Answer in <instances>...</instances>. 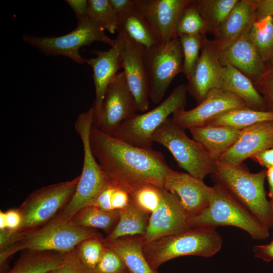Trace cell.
Segmentation results:
<instances>
[{"label":"cell","mask_w":273,"mask_h":273,"mask_svg":"<svg viewBox=\"0 0 273 273\" xmlns=\"http://www.w3.org/2000/svg\"><path fill=\"white\" fill-rule=\"evenodd\" d=\"M118 47L123 72L136 104L138 111L146 112L149 107V88L144 60V47L124 32H118Z\"/></svg>","instance_id":"cell-12"},{"label":"cell","mask_w":273,"mask_h":273,"mask_svg":"<svg viewBox=\"0 0 273 273\" xmlns=\"http://www.w3.org/2000/svg\"><path fill=\"white\" fill-rule=\"evenodd\" d=\"M73 11L77 21L83 20L87 16L88 0L65 1Z\"/></svg>","instance_id":"cell-42"},{"label":"cell","mask_w":273,"mask_h":273,"mask_svg":"<svg viewBox=\"0 0 273 273\" xmlns=\"http://www.w3.org/2000/svg\"><path fill=\"white\" fill-rule=\"evenodd\" d=\"M144 60L150 99L158 104L174 78L183 72L184 58L178 37L149 49L144 48Z\"/></svg>","instance_id":"cell-11"},{"label":"cell","mask_w":273,"mask_h":273,"mask_svg":"<svg viewBox=\"0 0 273 273\" xmlns=\"http://www.w3.org/2000/svg\"><path fill=\"white\" fill-rule=\"evenodd\" d=\"M94 109L90 107L80 113L74 128L82 142L83 162L82 171L76 191L69 202L61 210L71 219L82 208L89 206L110 180L93 155L89 142V135L94 124Z\"/></svg>","instance_id":"cell-6"},{"label":"cell","mask_w":273,"mask_h":273,"mask_svg":"<svg viewBox=\"0 0 273 273\" xmlns=\"http://www.w3.org/2000/svg\"><path fill=\"white\" fill-rule=\"evenodd\" d=\"M213 186L215 193L210 204L189 217L191 228L215 230L219 226H232L245 231L253 239L263 240L269 236L268 230L225 189L218 184Z\"/></svg>","instance_id":"cell-5"},{"label":"cell","mask_w":273,"mask_h":273,"mask_svg":"<svg viewBox=\"0 0 273 273\" xmlns=\"http://www.w3.org/2000/svg\"><path fill=\"white\" fill-rule=\"evenodd\" d=\"M273 148V121L257 123L242 129L234 145L218 161L230 166L240 165L246 159Z\"/></svg>","instance_id":"cell-19"},{"label":"cell","mask_w":273,"mask_h":273,"mask_svg":"<svg viewBox=\"0 0 273 273\" xmlns=\"http://www.w3.org/2000/svg\"><path fill=\"white\" fill-rule=\"evenodd\" d=\"M248 108L245 102L234 94L221 88L211 90L195 108L174 112L173 121L185 130L207 124L211 119L229 111Z\"/></svg>","instance_id":"cell-14"},{"label":"cell","mask_w":273,"mask_h":273,"mask_svg":"<svg viewBox=\"0 0 273 273\" xmlns=\"http://www.w3.org/2000/svg\"><path fill=\"white\" fill-rule=\"evenodd\" d=\"M162 43L178 37L176 26L185 7L191 0H136Z\"/></svg>","instance_id":"cell-20"},{"label":"cell","mask_w":273,"mask_h":273,"mask_svg":"<svg viewBox=\"0 0 273 273\" xmlns=\"http://www.w3.org/2000/svg\"><path fill=\"white\" fill-rule=\"evenodd\" d=\"M193 139L199 142L215 161L238 140L242 130L225 125L206 124L189 129Z\"/></svg>","instance_id":"cell-23"},{"label":"cell","mask_w":273,"mask_h":273,"mask_svg":"<svg viewBox=\"0 0 273 273\" xmlns=\"http://www.w3.org/2000/svg\"><path fill=\"white\" fill-rule=\"evenodd\" d=\"M164 188L178 197L189 217L205 209L215 193L214 186H207L203 179L173 169L166 177Z\"/></svg>","instance_id":"cell-17"},{"label":"cell","mask_w":273,"mask_h":273,"mask_svg":"<svg viewBox=\"0 0 273 273\" xmlns=\"http://www.w3.org/2000/svg\"><path fill=\"white\" fill-rule=\"evenodd\" d=\"M249 35L263 63L270 61L273 52V17L257 18Z\"/></svg>","instance_id":"cell-32"},{"label":"cell","mask_w":273,"mask_h":273,"mask_svg":"<svg viewBox=\"0 0 273 273\" xmlns=\"http://www.w3.org/2000/svg\"><path fill=\"white\" fill-rule=\"evenodd\" d=\"M266 178L269 186L268 197L273 204V167L266 169Z\"/></svg>","instance_id":"cell-47"},{"label":"cell","mask_w":273,"mask_h":273,"mask_svg":"<svg viewBox=\"0 0 273 273\" xmlns=\"http://www.w3.org/2000/svg\"><path fill=\"white\" fill-rule=\"evenodd\" d=\"M68 253L26 250L6 273H47L61 265Z\"/></svg>","instance_id":"cell-27"},{"label":"cell","mask_w":273,"mask_h":273,"mask_svg":"<svg viewBox=\"0 0 273 273\" xmlns=\"http://www.w3.org/2000/svg\"><path fill=\"white\" fill-rule=\"evenodd\" d=\"M103 239L93 238L86 239L76 247L81 263L93 272L100 260L105 248Z\"/></svg>","instance_id":"cell-37"},{"label":"cell","mask_w":273,"mask_h":273,"mask_svg":"<svg viewBox=\"0 0 273 273\" xmlns=\"http://www.w3.org/2000/svg\"><path fill=\"white\" fill-rule=\"evenodd\" d=\"M187 92V85L180 84L155 108L143 114H134L110 135L138 147L152 148V137L156 130L170 115L185 108Z\"/></svg>","instance_id":"cell-8"},{"label":"cell","mask_w":273,"mask_h":273,"mask_svg":"<svg viewBox=\"0 0 273 273\" xmlns=\"http://www.w3.org/2000/svg\"><path fill=\"white\" fill-rule=\"evenodd\" d=\"M202 35L196 34L178 36L183 54V72L188 80L191 79L193 74L200 55Z\"/></svg>","instance_id":"cell-36"},{"label":"cell","mask_w":273,"mask_h":273,"mask_svg":"<svg viewBox=\"0 0 273 273\" xmlns=\"http://www.w3.org/2000/svg\"><path fill=\"white\" fill-rule=\"evenodd\" d=\"M164 188L147 184L134 190L130 194L134 204L141 210L151 214L161 204Z\"/></svg>","instance_id":"cell-34"},{"label":"cell","mask_w":273,"mask_h":273,"mask_svg":"<svg viewBox=\"0 0 273 273\" xmlns=\"http://www.w3.org/2000/svg\"><path fill=\"white\" fill-rule=\"evenodd\" d=\"M268 121H273V112L245 108L226 112L211 119L207 124L229 126L242 130L257 123Z\"/></svg>","instance_id":"cell-29"},{"label":"cell","mask_w":273,"mask_h":273,"mask_svg":"<svg viewBox=\"0 0 273 273\" xmlns=\"http://www.w3.org/2000/svg\"><path fill=\"white\" fill-rule=\"evenodd\" d=\"M119 220L114 229L106 237V240L141 235L146 233L150 215L138 208L132 202L119 210Z\"/></svg>","instance_id":"cell-28"},{"label":"cell","mask_w":273,"mask_h":273,"mask_svg":"<svg viewBox=\"0 0 273 273\" xmlns=\"http://www.w3.org/2000/svg\"><path fill=\"white\" fill-rule=\"evenodd\" d=\"M254 84L264 100L266 111L273 112V67L265 71L260 79Z\"/></svg>","instance_id":"cell-40"},{"label":"cell","mask_w":273,"mask_h":273,"mask_svg":"<svg viewBox=\"0 0 273 273\" xmlns=\"http://www.w3.org/2000/svg\"><path fill=\"white\" fill-rule=\"evenodd\" d=\"M189 216L178 197L165 189L158 208L150 214L145 243L190 229Z\"/></svg>","instance_id":"cell-16"},{"label":"cell","mask_w":273,"mask_h":273,"mask_svg":"<svg viewBox=\"0 0 273 273\" xmlns=\"http://www.w3.org/2000/svg\"><path fill=\"white\" fill-rule=\"evenodd\" d=\"M270 61L271 63H273V52H272V55H271V57Z\"/></svg>","instance_id":"cell-49"},{"label":"cell","mask_w":273,"mask_h":273,"mask_svg":"<svg viewBox=\"0 0 273 273\" xmlns=\"http://www.w3.org/2000/svg\"><path fill=\"white\" fill-rule=\"evenodd\" d=\"M79 175L71 180L41 187L30 193L17 208L22 221L17 233L39 228L53 219L73 196Z\"/></svg>","instance_id":"cell-9"},{"label":"cell","mask_w":273,"mask_h":273,"mask_svg":"<svg viewBox=\"0 0 273 273\" xmlns=\"http://www.w3.org/2000/svg\"><path fill=\"white\" fill-rule=\"evenodd\" d=\"M257 0H238L221 24L213 41L220 48L235 40L250 29L256 19Z\"/></svg>","instance_id":"cell-22"},{"label":"cell","mask_w":273,"mask_h":273,"mask_svg":"<svg viewBox=\"0 0 273 273\" xmlns=\"http://www.w3.org/2000/svg\"><path fill=\"white\" fill-rule=\"evenodd\" d=\"M138 111L135 102L123 71L109 84L97 119L94 125L110 134L124 120Z\"/></svg>","instance_id":"cell-13"},{"label":"cell","mask_w":273,"mask_h":273,"mask_svg":"<svg viewBox=\"0 0 273 273\" xmlns=\"http://www.w3.org/2000/svg\"><path fill=\"white\" fill-rule=\"evenodd\" d=\"M218 184L250 212L267 230L273 227V204L266 196L264 187L266 169L250 172L242 165L230 166L216 161L211 174Z\"/></svg>","instance_id":"cell-3"},{"label":"cell","mask_w":273,"mask_h":273,"mask_svg":"<svg viewBox=\"0 0 273 273\" xmlns=\"http://www.w3.org/2000/svg\"><path fill=\"white\" fill-rule=\"evenodd\" d=\"M119 217V210H106L87 206L77 211L71 219L78 225L101 229L109 234L117 224Z\"/></svg>","instance_id":"cell-30"},{"label":"cell","mask_w":273,"mask_h":273,"mask_svg":"<svg viewBox=\"0 0 273 273\" xmlns=\"http://www.w3.org/2000/svg\"><path fill=\"white\" fill-rule=\"evenodd\" d=\"M250 29L230 43L217 48L221 63L237 69L253 82L258 81L265 71L263 62L253 44Z\"/></svg>","instance_id":"cell-18"},{"label":"cell","mask_w":273,"mask_h":273,"mask_svg":"<svg viewBox=\"0 0 273 273\" xmlns=\"http://www.w3.org/2000/svg\"><path fill=\"white\" fill-rule=\"evenodd\" d=\"M224 66L221 89L231 92L241 98L249 108L266 111L264 100L253 82L231 65L226 64Z\"/></svg>","instance_id":"cell-26"},{"label":"cell","mask_w":273,"mask_h":273,"mask_svg":"<svg viewBox=\"0 0 273 273\" xmlns=\"http://www.w3.org/2000/svg\"><path fill=\"white\" fill-rule=\"evenodd\" d=\"M200 54L193 74L188 80L187 92L198 104L212 90L221 88L224 66L213 40L202 35Z\"/></svg>","instance_id":"cell-15"},{"label":"cell","mask_w":273,"mask_h":273,"mask_svg":"<svg viewBox=\"0 0 273 273\" xmlns=\"http://www.w3.org/2000/svg\"><path fill=\"white\" fill-rule=\"evenodd\" d=\"M7 229V222L5 212L0 211V230Z\"/></svg>","instance_id":"cell-48"},{"label":"cell","mask_w":273,"mask_h":273,"mask_svg":"<svg viewBox=\"0 0 273 273\" xmlns=\"http://www.w3.org/2000/svg\"><path fill=\"white\" fill-rule=\"evenodd\" d=\"M93 155L109 180L130 194L147 184L164 188L172 169L161 152L130 145L93 125L89 135Z\"/></svg>","instance_id":"cell-1"},{"label":"cell","mask_w":273,"mask_h":273,"mask_svg":"<svg viewBox=\"0 0 273 273\" xmlns=\"http://www.w3.org/2000/svg\"><path fill=\"white\" fill-rule=\"evenodd\" d=\"M254 256L266 262L273 261V241L266 245H258L253 247Z\"/></svg>","instance_id":"cell-41"},{"label":"cell","mask_w":273,"mask_h":273,"mask_svg":"<svg viewBox=\"0 0 273 273\" xmlns=\"http://www.w3.org/2000/svg\"><path fill=\"white\" fill-rule=\"evenodd\" d=\"M222 245V239L215 230L190 228L145 243L143 252L150 266L157 271L163 263L176 257L213 256Z\"/></svg>","instance_id":"cell-4"},{"label":"cell","mask_w":273,"mask_h":273,"mask_svg":"<svg viewBox=\"0 0 273 273\" xmlns=\"http://www.w3.org/2000/svg\"><path fill=\"white\" fill-rule=\"evenodd\" d=\"M118 16L117 32H124L145 49L162 43L156 31L138 6L136 0L135 5L131 9Z\"/></svg>","instance_id":"cell-24"},{"label":"cell","mask_w":273,"mask_h":273,"mask_svg":"<svg viewBox=\"0 0 273 273\" xmlns=\"http://www.w3.org/2000/svg\"><path fill=\"white\" fill-rule=\"evenodd\" d=\"M177 36L201 34L205 35V25L194 1L184 9L176 26Z\"/></svg>","instance_id":"cell-35"},{"label":"cell","mask_w":273,"mask_h":273,"mask_svg":"<svg viewBox=\"0 0 273 273\" xmlns=\"http://www.w3.org/2000/svg\"><path fill=\"white\" fill-rule=\"evenodd\" d=\"M250 158L266 169L273 167V148L264 150Z\"/></svg>","instance_id":"cell-43"},{"label":"cell","mask_w":273,"mask_h":273,"mask_svg":"<svg viewBox=\"0 0 273 273\" xmlns=\"http://www.w3.org/2000/svg\"><path fill=\"white\" fill-rule=\"evenodd\" d=\"M93 273H130L121 257L105 246L102 256Z\"/></svg>","instance_id":"cell-38"},{"label":"cell","mask_w":273,"mask_h":273,"mask_svg":"<svg viewBox=\"0 0 273 273\" xmlns=\"http://www.w3.org/2000/svg\"><path fill=\"white\" fill-rule=\"evenodd\" d=\"M7 229L15 231L20 226L22 217L17 209H9L5 212Z\"/></svg>","instance_id":"cell-44"},{"label":"cell","mask_w":273,"mask_h":273,"mask_svg":"<svg viewBox=\"0 0 273 273\" xmlns=\"http://www.w3.org/2000/svg\"><path fill=\"white\" fill-rule=\"evenodd\" d=\"M47 273H93L81 263L76 248L68 252L61 265Z\"/></svg>","instance_id":"cell-39"},{"label":"cell","mask_w":273,"mask_h":273,"mask_svg":"<svg viewBox=\"0 0 273 273\" xmlns=\"http://www.w3.org/2000/svg\"><path fill=\"white\" fill-rule=\"evenodd\" d=\"M87 15L104 31H117L118 16L110 0H88Z\"/></svg>","instance_id":"cell-33"},{"label":"cell","mask_w":273,"mask_h":273,"mask_svg":"<svg viewBox=\"0 0 273 273\" xmlns=\"http://www.w3.org/2000/svg\"><path fill=\"white\" fill-rule=\"evenodd\" d=\"M118 15L131 9L135 5V0H110Z\"/></svg>","instance_id":"cell-46"},{"label":"cell","mask_w":273,"mask_h":273,"mask_svg":"<svg viewBox=\"0 0 273 273\" xmlns=\"http://www.w3.org/2000/svg\"><path fill=\"white\" fill-rule=\"evenodd\" d=\"M105 246L115 251L130 273H158L147 262L144 252V236H125L113 240L103 239Z\"/></svg>","instance_id":"cell-25"},{"label":"cell","mask_w":273,"mask_h":273,"mask_svg":"<svg viewBox=\"0 0 273 273\" xmlns=\"http://www.w3.org/2000/svg\"><path fill=\"white\" fill-rule=\"evenodd\" d=\"M152 141L165 147L177 165L196 177L203 179L215 169L216 161L201 144L189 138L171 118L167 119L156 130Z\"/></svg>","instance_id":"cell-7"},{"label":"cell","mask_w":273,"mask_h":273,"mask_svg":"<svg viewBox=\"0 0 273 273\" xmlns=\"http://www.w3.org/2000/svg\"><path fill=\"white\" fill-rule=\"evenodd\" d=\"M256 18L265 16L273 17V0H257Z\"/></svg>","instance_id":"cell-45"},{"label":"cell","mask_w":273,"mask_h":273,"mask_svg":"<svg viewBox=\"0 0 273 273\" xmlns=\"http://www.w3.org/2000/svg\"><path fill=\"white\" fill-rule=\"evenodd\" d=\"M23 40L48 56H63L79 63H86L79 53L80 49L100 41L111 47L116 44V40L107 36L94 20L88 16L77 21L76 27L71 32L59 36H38L25 34Z\"/></svg>","instance_id":"cell-10"},{"label":"cell","mask_w":273,"mask_h":273,"mask_svg":"<svg viewBox=\"0 0 273 273\" xmlns=\"http://www.w3.org/2000/svg\"><path fill=\"white\" fill-rule=\"evenodd\" d=\"M238 0L194 1L205 25V32L214 34Z\"/></svg>","instance_id":"cell-31"},{"label":"cell","mask_w":273,"mask_h":273,"mask_svg":"<svg viewBox=\"0 0 273 273\" xmlns=\"http://www.w3.org/2000/svg\"><path fill=\"white\" fill-rule=\"evenodd\" d=\"M96 56L86 59V63L93 71V79L95 89L94 122L97 119L106 90L113 79L122 68L118 47L116 43L108 50L90 51Z\"/></svg>","instance_id":"cell-21"},{"label":"cell","mask_w":273,"mask_h":273,"mask_svg":"<svg viewBox=\"0 0 273 273\" xmlns=\"http://www.w3.org/2000/svg\"><path fill=\"white\" fill-rule=\"evenodd\" d=\"M102 238L93 229L78 225L60 211L53 219L35 230L22 233L0 230V265L21 250L53 251L68 253L82 241Z\"/></svg>","instance_id":"cell-2"}]
</instances>
